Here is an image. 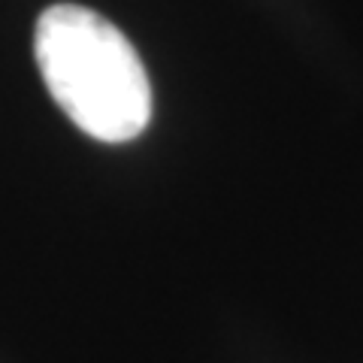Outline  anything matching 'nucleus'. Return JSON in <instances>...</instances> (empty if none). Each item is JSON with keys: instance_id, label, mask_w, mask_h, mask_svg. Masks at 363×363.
Instances as JSON below:
<instances>
[{"instance_id": "f257e3e1", "label": "nucleus", "mask_w": 363, "mask_h": 363, "mask_svg": "<svg viewBox=\"0 0 363 363\" xmlns=\"http://www.w3.org/2000/svg\"><path fill=\"white\" fill-rule=\"evenodd\" d=\"M33 55L55 104L82 133L128 143L149 128V76L109 18L79 4H55L37 21Z\"/></svg>"}]
</instances>
